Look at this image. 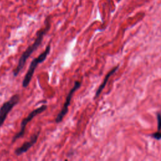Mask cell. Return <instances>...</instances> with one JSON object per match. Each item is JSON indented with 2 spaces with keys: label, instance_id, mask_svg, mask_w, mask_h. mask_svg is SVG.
<instances>
[{
  "label": "cell",
  "instance_id": "8992f818",
  "mask_svg": "<svg viewBox=\"0 0 161 161\" xmlns=\"http://www.w3.org/2000/svg\"><path fill=\"white\" fill-rule=\"evenodd\" d=\"M40 133V131H38L36 133H35L34 135H33L31 137L30 140L25 142L23 144H22L20 147H18V148H17L15 151V154L17 156H20L22 154H25L26 152H28L32 148V147L37 143Z\"/></svg>",
  "mask_w": 161,
  "mask_h": 161
},
{
  "label": "cell",
  "instance_id": "3957f363",
  "mask_svg": "<svg viewBox=\"0 0 161 161\" xmlns=\"http://www.w3.org/2000/svg\"><path fill=\"white\" fill-rule=\"evenodd\" d=\"M47 109V106L43 104L41 106L38 107V108H37L34 110H33L27 116H26L25 118L23 119L21 125H20V131L16 134V135L13 137L12 139V142H15L17 140L23 137L25 135V128L27 125V124L30 122V121H32L36 116L42 113V112H45Z\"/></svg>",
  "mask_w": 161,
  "mask_h": 161
},
{
  "label": "cell",
  "instance_id": "52a82bcc",
  "mask_svg": "<svg viewBox=\"0 0 161 161\" xmlns=\"http://www.w3.org/2000/svg\"><path fill=\"white\" fill-rule=\"evenodd\" d=\"M118 68H119V66H118V65L116 66V67H115V68H114L112 70H111V71H110L108 74H107V75L106 76L105 78L104 79V80H103V83L100 86V87L98 88V90L96 91V95H95V98H98V97L100 96V95L101 94V92H102V91H103V89L104 88V87H105V86H106L107 82H108V80L109 78L112 76V75H113V74L116 71V70L118 69Z\"/></svg>",
  "mask_w": 161,
  "mask_h": 161
},
{
  "label": "cell",
  "instance_id": "5b68a950",
  "mask_svg": "<svg viewBox=\"0 0 161 161\" xmlns=\"http://www.w3.org/2000/svg\"><path fill=\"white\" fill-rule=\"evenodd\" d=\"M19 101L20 96L18 95H15L11 96L8 101L3 104L0 108V127L3 125L8 114L18 103Z\"/></svg>",
  "mask_w": 161,
  "mask_h": 161
},
{
  "label": "cell",
  "instance_id": "7a4b0ae2",
  "mask_svg": "<svg viewBox=\"0 0 161 161\" xmlns=\"http://www.w3.org/2000/svg\"><path fill=\"white\" fill-rule=\"evenodd\" d=\"M50 45L49 44L47 45V46L46 47L45 50L40 53V54L36 58H35L34 59H33V61H32V62L30 64L29 66V68L26 72L23 79V82H22V86L23 88H27L29 86V85L30 84L31 80L32 79V77L33 76L35 71L36 69V68H37V66L38 64H40V63L43 62L47 57V56H49V53L50 52Z\"/></svg>",
  "mask_w": 161,
  "mask_h": 161
},
{
  "label": "cell",
  "instance_id": "9c48e42d",
  "mask_svg": "<svg viewBox=\"0 0 161 161\" xmlns=\"http://www.w3.org/2000/svg\"><path fill=\"white\" fill-rule=\"evenodd\" d=\"M157 130L158 131L161 130V114L160 113H157Z\"/></svg>",
  "mask_w": 161,
  "mask_h": 161
},
{
  "label": "cell",
  "instance_id": "6da1fadb",
  "mask_svg": "<svg viewBox=\"0 0 161 161\" xmlns=\"http://www.w3.org/2000/svg\"><path fill=\"white\" fill-rule=\"evenodd\" d=\"M50 28V20L49 18H47L45 20V27L41 29L39 31L37 32V37L34 42L32 44H31L30 46H29L27 49H26L22 54L16 68L13 71V76L15 77H17L20 74V73L24 68V65L26 61H27V59L30 57L32 53L38 48V47L41 45L44 36L49 32Z\"/></svg>",
  "mask_w": 161,
  "mask_h": 161
},
{
  "label": "cell",
  "instance_id": "ba28073f",
  "mask_svg": "<svg viewBox=\"0 0 161 161\" xmlns=\"http://www.w3.org/2000/svg\"><path fill=\"white\" fill-rule=\"evenodd\" d=\"M151 137L156 140H160L161 139V131H158L157 132L154 133L151 135Z\"/></svg>",
  "mask_w": 161,
  "mask_h": 161
},
{
  "label": "cell",
  "instance_id": "277c9868",
  "mask_svg": "<svg viewBox=\"0 0 161 161\" xmlns=\"http://www.w3.org/2000/svg\"><path fill=\"white\" fill-rule=\"evenodd\" d=\"M80 86H81V82L79 81V80H76V81H75L74 86L69 91L68 96H67L65 101V103L63 105V107H62L61 111L59 112V113L56 116V123H58V124L61 123L63 120L65 116L66 115V114L68 113V110H69V106L71 104V100L73 97L74 94L80 87Z\"/></svg>",
  "mask_w": 161,
  "mask_h": 161
}]
</instances>
